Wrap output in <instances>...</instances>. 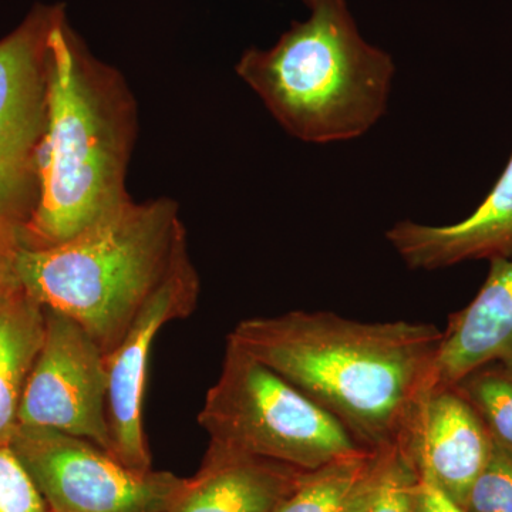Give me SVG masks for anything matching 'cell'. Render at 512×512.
I'll use <instances>...</instances> for the list:
<instances>
[{"instance_id":"6da1fadb","label":"cell","mask_w":512,"mask_h":512,"mask_svg":"<svg viewBox=\"0 0 512 512\" xmlns=\"http://www.w3.org/2000/svg\"><path fill=\"white\" fill-rule=\"evenodd\" d=\"M443 330L292 311L241 320L228 342L255 357L349 431L365 450L404 448L430 393Z\"/></svg>"},{"instance_id":"7a4b0ae2","label":"cell","mask_w":512,"mask_h":512,"mask_svg":"<svg viewBox=\"0 0 512 512\" xmlns=\"http://www.w3.org/2000/svg\"><path fill=\"white\" fill-rule=\"evenodd\" d=\"M137 130L123 74L97 59L64 16L50 37L39 204L19 249L59 247L133 201L126 181Z\"/></svg>"},{"instance_id":"3957f363","label":"cell","mask_w":512,"mask_h":512,"mask_svg":"<svg viewBox=\"0 0 512 512\" xmlns=\"http://www.w3.org/2000/svg\"><path fill=\"white\" fill-rule=\"evenodd\" d=\"M302 2L308 18L293 20L269 49L249 47L235 72L303 143L365 136L389 106L393 57L363 39L346 0Z\"/></svg>"},{"instance_id":"277c9868","label":"cell","mask_w":512,"mask_h":512,"mask_svg":"<svg viewBox=\"0 0 512 512\" xmlns=\"http://www.w3.org/2000/svg\"><path fill=\"white\" fill-rule=\"evenodd\" d=\"M187 251L177 201H130L59 247L18 249L15 278L43 308L76 320L109 356Z\"/></svg>"},{"instance_id":"5b68a950","label":"cell","mask_w":512,"mask_h":512,"mask_svg":"<svg viewBox=\"0 0 512 512\" xmlns=\"http://www.w3.org/2000/svg\"><path fill=\"white\" fill-rule=\"evenodd\" d=\"M198 423L212 444L301 471L369 451L311 397L228 340Z\"/></svg>"},{"instance_id":"8992f818","label":"cell","mask_w":512,"mask_h":512,"mask_svg":"<svg viewBox=\"0 0 512 512\" xmlns=\"http://www.w3.org/2000/svg\"><path fill=\"white\" fill-rule=\"evenodd\" d=\"M66 15L63 3H37L0 39V239L18 248L39 204L50 37Z\"/></svg>"},{"instance_id":"52a82bcc","label":"cell","mask_w":512,"mask_h":512,"mask_svg":"<svg viewBox=\"0 0 512 512\" xmlns=\"http://www.w3.org/2000/svg\"><path fill=\"white\" fill-rule=\"evenodd\" d=\"M10 450L49 512H163L185 478L137 471L82 437L19 424Z\"/></svg>"},{"instance_id":"ba28073f","label":"cell","mask_w":512,"mask_h":512,"mask_svg":"<svg viewBox=\"0 0 512 512\" xmlns=\"http://www.w3.org/2000/svg\"><path fill=\"white\" fill-rule=\"evenodd\" d=\"M45 338L26 382L19 424L82 437L109 451V366L76 320L43 308Z\"/></svg>"},{"instance_id":"9c48e42d","label":"cell","mask_w":512,"mask_h":512,"mask_svg":"<svg viewBox=\"0 0 512 512\" xmlns=\"http://www.w3.org/2000/svg\"><path fill=\"white\" fill-rule=\"evenodd\" d=\"M200 291V276L187 251L107 356L110 454L133 470H153L143 416L151 348L165 325L195 311Z\"/></svg>"},{"instance_id":"30bf717a","label":"cell","mask_w":512,"mask_h":512,"mask_svg":"<svg viewBox=\"0 0 512 512\" xmlns=\"http://www.w3.org/2000/svg\"><path fill=\"white\" fill-rule=\"evenodd\" d=\"M493 447V437L476 410L450 387L427 394L404 450L420 476L429 477L463 508Z\"/></svg>"},{"instance_id":"8fae6325","label":"cell","mask_w":512,"mask_h":512,"mask_svg":"<svg viewBox=\"0 0 512 512\" xmlns=\"http://www.w3.org/2000/svg\"><path fill=\"white\" fill-rule=\"evenodd\" d=\"M386 239L413 271H436L477 259L512 258V153L473 214L443 227L402 221Z\"/></svg>"},{"instance_id":"7c38bea8","label":"cell","mask_w":512,"mask_h":512,"mask_svg":"<svg viewBox=\"0 0 512 512\" xmlns=\"http://www.w3.org/2000/svg\"><path fill=\"white\" fill-rule=\"evenodd\" d=\"M490 363L512 369V258L491 259L476 298L450 316L434 360L430 393L450 389Z\"/></svg>"},{"instance_id":"4fadbf2b","label":"cell","mask_w":512,"mask_h":512,"mask_svg":"<svg viewBox=\"0 0 512 512\" xmlns=\"http://www.w3.org/2000/svg\"><path fill=\"white\" fill-rule=\"evenodd\" d=\"M305 471L210 443L163 512H272Z\"/></svg>"},{"instance_id":"5bb4252c","label":"cell","mask_w":512,"mask_h":512,"mask_svg":"<svg viewBox=\"0 0 512 512\" xmlns=\"http://www.w3.org/2000/svg\"><path fill=\"white\" fill-rule=\"evenodd\" d=\"M45 311L13 278L0 292V448L19 427L26 382L45 338Z\"/></svg>"},{"instance_id":"9a60e30c","label":"cell","mask_w":512,"mask_h":512,"mask_svg":"<svg viewBox=\"0 0 512 512\" xmlns=\"http://www.w3.org/2000/svg\"><path fill=\"white\" fill-rule=\"evenodd\" d=\"M392 451H363L305 471L272 512H362Z\"/></svg>"},{"instance_id":"2e32d148","label":"cell","mask_w":512,"mask_h":512,"mask_svg":"<svg viewBox=\"0 0 512 512\" xmlns=\"http://www.w3.org/2000/svg\"><path fill=\"white\" fill-rule=\"evenodd\" d=\"M453 387L473 406L495 443L512 450V369L490 363Z\"/></svg>"},{"instance_id":"e0dca14e","label":"cell","mask_w":512,"mask_h":512,"mask_svg":"<svg viewBox=\"0 0 512 512\" xmlns=\"http://www.w3.org/2000/svg\"><path fill=\"white\" fill-rule=\"evenodd\" d=\"M419 480V471L407 451L396 448L362 512H419Z\"/></svg>"},{"instance_id":"ac0fdd59","label":"cell","mask_w":512,"mask_h":512,"mask_svg":"<svg viewBox=\"0 0 512 512\" xmlns=\"http://www.w3.org/2000/svg\"><path fill=\"white\" fill-rule=\"evenodd\" d=\"M466 512H512V450L495 443L463 505Z\"/></svg>"},{"instance_id":"d6986e66","label":"cell","mask_w":512,"mask_h":512,"mask_svg":"<svg viewBox=\"0 0 512 512\" xmlns=\"http://www.w3.org/2000/svg\"><path fill=\"white\" fill-rule=\"evenodd\" d=\"M0 512H49L9 446L0 448Z\"/></svg>"},{"instance_id":"ffe728a7","label":"cell","mask_w":512,"mask_h":512,"mask_svg":"<svg viewBox=\"0 0 512 512\" xmlns=\"http://www.w3.org/2000/svg\"><path fill=\"white\" fill-rule=\"evenodd\" d=\"M420 476V474H419ZM419 512H466L429 477L420 476Z\"/></svg>"},{"instance_id":"44dd1931","label":"cell","mask_w":512,"mask_h":512,"mask_svg":"<svg viewBox=\"0 0 512 512\" xmlns=\"http://www.w3.org/2000/svg\"><path fill=\"white\" fill-rule=\"evenodd\" d=\"M18 247L0 239V292L15 278V258Z\"/></svg>"}]
</instances>
